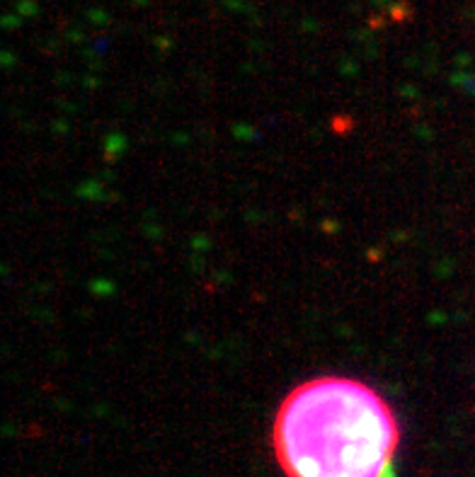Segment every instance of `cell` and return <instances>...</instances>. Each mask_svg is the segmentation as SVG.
Here are the masks:
<instances>
[{
    "label": "cell",
    "instance_id": "obj_1",
    "mask_svg": "<svg viewBox=\"0 0 475 477\" xmlns=\"http://www.w3.org/2000/svg\"><path fill=\"white\" fill-rule=\"evenodd\" d=\"M400 446V424L376 388L320 376L282 400L272 449L284 477H386Z\"/></svg>",
    "mask_w": 475,
    "mask_h": 477
}]
</instances>
